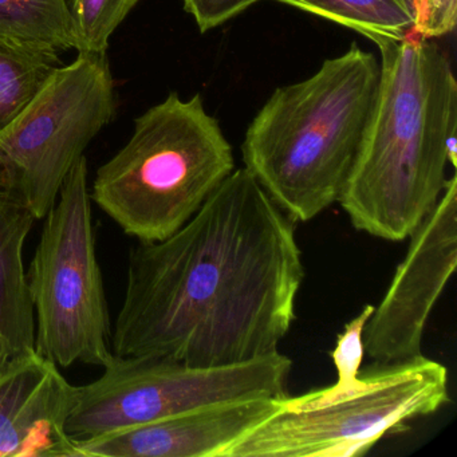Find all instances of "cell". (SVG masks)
<instances>
[{"label":"cell","mask_w":457,"mask_h":457,"mask_svg":"<svg viewBox=\"0 0 457 457\" xmlns=\"http://www.w3.org/2000/svg\"><path fill=\"white\" fill-rule=\"evenodd\" d=\"M303 277L293 219L250 170H234L175 234L130 250L112 350L196 368L271 354Z\"/></svg>","instance_id":"obj_1"},{"label":"cell","mask_w":457,"mask_h":457,"mask_svg":"<svg viewBox=\"0 0 457 457\" xmlns=\"http://www.w3.org/2000/svg\"><path fill=\"white\" fill-rule=\"evenodd\" d=\"M370 121L339 196L353 227L401 242L437 204L457 165V82L451 61L421 37L378 46Z\"/></svg>","instance_id":"obj_2"},{"label":"cell","mask_w":457,"mask_h":457,"mask_svg":"<svg viewBox=\"0 0 457 457\" xmlns=\"http://www.w3.org/2000/svg\"><path fill=\"white\" fill-rule=\"evenodd\" d=\"M381 66L353 45L298 84L279 87L245 133V170L294 221L338 202L360 154Z\"/></svg>","instance_id":"obj_3"},{"label":"cell","mask_w":457,"mask_h":457,"mask_svg":"<svg viewBox=\"0 0 457 457\" xmlns=\"http://www.w3.org/2000/svg\"><path fill=\"white\" fill-rule=\"evenodd\" d=\"M234 170L231 145L202 97L170 93L136 120L127 145L98 168L90 197L125 234L162 242Z\"/></svg>","instance_id":"obj_4"},{"label":"cell","mask_w":457,"mask_h":457,"mask_svg":"<svg viewBox=\"0 0 457 457\" xmlns=\"http://www.w3.org/2000/svg\"><path fill=\"white\" fill-rule=\"evenodd\" d=\"M28 272L36 315L34 349L58 368H105L114 360L112 323L96 253L87 160L63 181Z\"/></svg>","instance_id":"obj_5"},{"label":"cell","mask_w":457,"mask_h":457,"mask_svg":"<svg viewBox=\"0 0 457 457\" xmlns=\"http://www.w3.org/2000/svg\"><path fill=\"white\" fill-rule=\"evenodd\" d=\"M293 361L275 352L235 365L196 368L154 355L119 357L76 386L66 432L87 440L218 403L286 398Z\"/></svg>","instance_id":"obj_6"},{"label":"cell","mask_w":457,"mask_h":457,"mask_svg":"<svg viewBox=\"0 0 457 457\" xmlns=\"http://www.w3.org/2000/svg\"><path fill=\"white\" fill-rule=\"evenodd\" d=\"M363 389L317 408L285 406L229 446L224 457H353L449 403L448 369L421 355L365 370Z\"/></svg>","instance_id":"obj_7"},{"label":"cell","mask_w":457,"mask_h":457,"mask_svg":"<svg viewBox=\"0 0 457 457\" xmlns=\"http://www.w3.org/2000/svg\"><path fill=\"white\" fill-rule=\"evenodd\" d=\"M113 87L106 54L79 53L0 133V186L20 195L37 220L52 210L66 176L113 117Z\"/></svg>","instance_id":"obj_8"},{"label":"cell","mask_w":457,"mask_h":457,"mask_svg":"<svg viewBox=\"0 0 457 457\" xmlns=\"http://www.w3.org/2000/svg\"><path fill=\"white\" fill-rule=\"evenodd\" d=\"M405 259L363 330L377 365L421 357L425 326L457 264V178L446 180L437 204L411 234Z\"/></svg>","instance_id":"obj_9"},{"label":"cell","mask_w":457,"mask_h":457,"mask_svg":"<svg viewBox=\"0 0 457 457\" xmlns=\"http://www.w3.org/2000/svg\"><path fill=\"white\" fill-rule=\"evenodd\" d=\"M285 398L218 403L87 440L76 457H224L229 446L283 408Z\"/></svg>","instance_id":"obj_10"},{"label":"cell","mask_w":457,"mask_h":457,"mask_svg":"<svg viewBox=\"0 0 457 457\" xmlns=\"http://www.w3.org/2000/svg\"><path fill=\"white\" fill-rule=\"evenodd\" d=\"M74 390L36 350L12 357L0 373V457H76L66 432Z\"/></svg>","instance_id":"obj_11"},{"label":"cell","mask_w":457,"mask_h":457,"mask_svg":"<svg viewBox=\"0 0 457 457\" xmlns=\"http://www.w3.org/2000/svg\"><path fill=\"white\" fill-rule=\"evenodd\" d=\"M36 221L22 197L0 186V334L14 357L36 350V315L23 262Z\"/></svg>","instance_id":"obj_12"},{"label":"cell","mask_w":457,"mask_h":457,"mask_svg":"<svg viewBox=\"0 0 457 457\" xmlns=\"http://www.w3.org/2000/svg\"><path fill=\"white\" fill-rule=\"evenodd\" d=\"M357 31L377 46L413 31L416 0H278Z\"/></svg>","instance_id":"obj_13"},{"label":"cell","mask_w":457,"mask_h":457,"mask_svg":"<svg viewBox=\"0 0 457 457\" xmlns=\"http://www.w3.org/2000/svg\"><path fill=\"white\" fill-rule=\"evenodd\" d=\"M0 39L41 52L74 49L65 0H0Z\"/></svg>","instance_id":"obj_14"},{"label":"cell","mask_w":457,"mask_h":457,"mask_svg":"<svg viewBox=\"0 0 457 457\" xmlns=\"http://www.w3.org/2000/svg\"><path fill=\"white\" fill-rule=\"evenodd\" d=\"M60 66L58 53L0 39V133L33 103Z\"/></svg>","instance_id":"obj_15"},{"label":"cell","mask_w":457,"mask_h":457,"mask_svg":"<svg viewBox=\"0 0 457 457\" xmlns=\"http://www.w3.org/2000/svg\"><path fill=\"white\" fill-rule=\"evenodd\" d=\"M373 312V304H366L362 312L345 326L344 331L337 338L336 347L331 352V358L338 374L336 384L325 389L304 393L298 397L288 395L285 398L286 408L291 411L317 408L365 387L368 382L365 373L360 377V368L365 354L363 330Z\"/></svg>","instance_id":"obj_16"},{"label":"cell","mask_w":457,"mask_h":457,"mask_svg":"<svg viewBox=\"0 0 457 457\" xmlns=\"http://www.w3.org/2000/svg\"><path fill=\"white\" fill-rule=\"evenodd\" d=\"M73 29L74 49L106 54L109 39L138 0H65Z\"/></svg>","instance_id":"obj_17"},{"label":"cell","mask_w":457,"mask_h":457,"mask_svg":"<svg viewBox=\"0 0 457 457\" xmlns=\"http://www.w3.org/2000/svg\"><path fill=\"white\" fill-rule=\"evenodd\" d=\"M414 10V36L433 39L454 30L457 0H416Z\"/></svg>","instance_id":"obj_18"},{"label":"cell","mask_w":457,"mask_h":457,"mask_svg":"<svg viewBox=\"0 0 457 457\" xmlns=\"http://www.w3.org/2000/svg\"><path fill=\"white\" fill-rule=\"evenodd\" d=\"M261 0H183L203 33L223 25Z\"/></svg>","instance_id":"obj_19"},{"label":"cell","mask_w":457,"mask_h":457,"mask_svg":"<svg viewBox=\"0 0 457 457\" xmlns=\"http://www.w3.org/2000/svg\"><path fill=\"white\" fill-rule=\"evenodd\" d=\"M12 357H14V352H12V346L7 339L0 334V373L6 369Z\"/></svg>","instance_id":"obj_20"}]
</instances>
